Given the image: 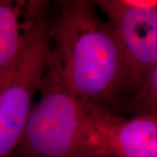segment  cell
Returning a JSON list of instances; mask_svg holds the SVG:
<instances>
[{"mask_svg": "<svg viewBox=\"0 0 157 157\" xmlns=\"http://www.w3.org/2000/svg\"><path fill=\"white\" fill-rule=\"evenodd\" d=\"M108 157H157V114L119 118L107 136Z\"/></svg>", "mask_w": 157, "mask_h": 157, "instance_id": "obj_6", "label": "cell"}, {"mask_svg": "<svg viewBox=\"0 0 157 157\" xmlns=\"http://www.w3.org/2000/svg\"><path fill=\"white\" fill-rule=\"evenodd\" d=\"M50 19L51 59L78 98L112 113L129 89L123 52L110 24L93 1L62 0Z\"/></svg>", "mask_w": 157, "mask_h": 157, "instance_id": "obj_1", "label": "cell"}, {"mask_svg": "<svg viewBox=\"0 0 157 157\" xmlns=\"http://www.w3.org/2000/svg\"><path fill=\"white\" fill-rule=\"evenodd\" d=\"M20 142L11 157H108L119 117L75 95L50 60Z\"/></svg>", "mask_w": 157, "mask_h": 157, "instance_id": "obj_2", "label": "cell"}, {"mask_svg": "<svg viewBox=\"0 0 157 157\" xmlns=\"http://www.w3.org/2000/svg\"><path fill=\"white\" fill-rule=\"evenodd\" d=\"M136 115L157 114V65L128 105Z\"/></svg>", "mask_w": 157, "mask_h": 157, "instance_id": "obj_7", "label": "cell"}, {"mask_svg": "<svg viewBox=\"0 0 157 157\" xmlns=\"http://www.w3.org/2000/svg\"><path fill=\"white\" fill-rule=\"evenodd\" d=\"M40 2L0 0V91L20 58Z\"/></svg>", "mask_w": 157, "mask_h": 157, "instance_id": "obj_5", "label": "cell"}, {"mask_svg": "<svg viewBox=\"0 0 157 157\" xmlns=\"http://www.w3.org/2000/svg\"><path fill=\"white\" fill-rule=\"evenodd\" d=\"M93 2L115 32L128 68L129 88L138 92L157 65V0Z\"/></svg>", "mask_w": 157, "mask_h": 157, "instance_id": "obj_4", "label": "cell"}, {"mask_svg": "<svg viewBox=\"0 0 157 157\" xmlns=\"http://www.w3.org/2000/svg\"><path fill=\"white\" fill-rule=\"evenodd\" d=\"M20 58L0 91V157H11L22 138L33 99L49 65L50 17L41 1Z\"/></svg>", "mask_w": 157, "mask_h": 157, "instance_id": "obj_3", "label": "cell"}]
</instances>
